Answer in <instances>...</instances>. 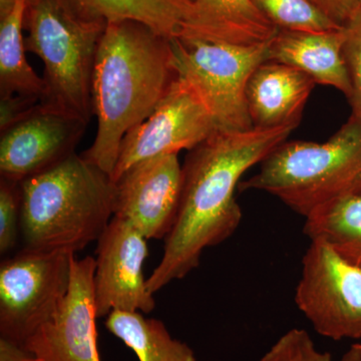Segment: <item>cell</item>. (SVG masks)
Listing matches in <instances>:
<instances>
[{
    "label": "cell",
    "mask_w": 361,
    "mask_h": 361,
    "mask_svg": "<svg viewBox=\"0 0 361 361\" xmlns=\"http://www.w3.org/2000/svg\"><path fill=\"white\" fill-rule=\"evenodd\" d=\"M296 126L216 130L189 151L182 166L179 210L165 238L159 265L147 279L155 294L200 264L202 253L238 229L242 211L235 198L242 176L287 141Z\"/></svg>",
    "instance_id": "6da1fadb"
},
{
    "label": "cell",
    "mask_w": 361,
    "mask_h": 361,
    "mask_svg": "<svg viewBox=\"0 0 361 361\" xmlns=\"http://www.w3.org/2000/svg\"><path fill=\"white\" fill-rule=\"evenodd\" d=\"M176 78L170 39L137 21L106 23L92 78L97 135L85 160L111 177L123 137L153 113Z\"/></svg>",
    "instance_id": "7a4b0ae2"
},
{
    "label": "cell",
    "mask_w": 361,
    "mask_h": 361,
    "mask_svg": "<svg viewBox=\"0 0 361 361\" xmlns=\"http://www.w3.org/2000/svg\"><path fill=\"white\" fill-rule=\"evenodd\" d=\"M20 187L25 250L77 254L97 241L114 217L116 183L77 153Z\"/></svg>",
    "instance_id": "3957f363"
},
{
    "label": "cell",
    "mask_w": 361,
    "mask_h": 361,
    "mask_svg": "<svg viewBox=\"0 0 361 361\" xmlns=\"http://www.w3.org/2000/svg\"><path fill=\"white\" fill-rule=\"evenodd\" d=\"M106 26L78 13L68 0H26L25 51L44 63V108L90 122L92 71Z\"/></svg>",
    "instance_id": "277c9868"
},
{
    "label": "cell",
    "mask_w": 361,
    "mask_h": 361,
    "mask_svg": "<svg viewBox=\"0 0 361 361\" xmlns=\"http://www.w3.org/2000/svg\"><path fill=\"white\" fill-rule=\"evenodd\" d=\"M238 188L272 195L303 217L330 201L360 193L361 120L350 116L326 142H282Z\"/></svg>",
    "instance_id": "5b68a950"
},
{
    "label": "cell",
    "mask_w": 361,
    "mask_h": 361,
    "mask_svg": "<svg viewBox=\"0 0 361 361\" xmlns=\"http://www.w3.org/2000/svg\"><path fill=\"white\" fill-rule=\"evenodd\" d=\"M178 77L202 97L217 130L242 132L253 127L247 85L254 71L268 61V42L237 44L205 37L171 39Z\"/></svg>",
    "instance_id": "8992f818"
},
{
    "label": "cell",
    "mask_w": 361,
    "mask_h": 361,
    "mask_svg": "<svg viewBox=\"0 0 361 361\" xmlns=\"http://www.w3.org/2000/svg\"><path fill=\"white\" fill-rule=\"evenodd\" d=\"M75 253L23 249L0 265V338L23 346L65 300Z\"/></svg>",
    "instance_id": "52a82bcc"
},
{
    "label": "cell",
    "mask_w": 361,
    "mask_h": 361,
    "mask_svg": "<svg viewBox=\"0 0 361 361\" xmlns=\"http://www.w3.org/2000/svg\"><path fill=\"white\" fill-rule=\"evenodd\" d=\"M295 302L320 336L361 338V267L325 244L311 242L304 254Z\"/></svg>",
    "instance_id": "ba28073f"
},
{
    "label": "cell",
    "mask_w": 361,
    "mask_h": 361,
    "mask_svg": "<svg viewBox=\"0 0 361 361\" xmlns=\"http://www.w3.org/2000/svg\"><path fill=\"white\" fill-rule=\"evenodd\" d=\"M216 130L202 97L177 75L153 113L123 137L111 180L149 159L191 151Z\"/></svg>",
    "instance_id": "9c48e42d"
},
{
    "label": "cell",
    "mask_w": 361,
    "mask_h": 361,
    "mask_svg": "<svg viewBox=\"0 0 361 361\" xmlns=\"http://www.w3.org/2000/svg\"><path fill=\"white\" fill-rule=\"evenodd\" d=\"M147 240L134 225L116 216L97 240L94 280L97 318L114 310L148 314L155 310L142 270L149 255Z\"/></svg>",
    "instance_id": "30bf717a"
},
{
    "label": "cell",
    "mask_w": 361,
    "mask_h": 361,
    "mask_svg": "<svg viewBox=\"0 0 361 361\" xmlns=\"http://www.w3.org/2000/svg\"><path fill=\"white\" fill-rule=\"evenodd\" d=\"M96 259L73 258L70 288L56 315L23 348L42 361H101L94 300Z\"/></svg>",
    "instance_id": "8fae6325"
},
{
    "label": "cell",
    "mask_w": 361,
    "mask_h": 361,
    "mask_svg": "<svg viewBox=\"0 0 361 361\" xmlns=\"http://www.w3.org/2000/svg\"><path fill=\"white\" fill-rule=\"evenodd\" d=\"M87 123L39 104L1 132L0 175L21 182L56 167L75 154Z\"/></svg>",
    "instance_id": "7c38bea8"
},
{
    "label": "cell",
    "mask_w": 361,
    "mask_h": 361,
    "mask_svg": "<svg viewBox=\"0 0 361 361\" xmlns=\"http://www.w3.org/2000/svg\"><path fill=\"white\" fill-rule=\"evenodd\" d=\"M182 182L178 154L137 164L115 182L114 216L134 225L147 239H165L177 218Z\"/></svg>",
    "instance_id": "4fadbf2b"
},
{
    "label": "cell",
    "mask_w": 361,
    "mask_h": 361,
    "mask_svg": "<svg viewBox=\"0 0 361 361\" xmlns=\"http://www.w3.org/2000/svg\"><path fill=\"white\" fill-rule=\"evenodd\" d=\"M90 20H132L168 39L205 37L227 40L194 0H68Z\"/></svg>",
    "instance_id": "5bb4252c"
},
{
    "label": "cell",
    "mask_w": 361,
    "mask_h": 361,
    "mask_svg": "<svg viewBox=\"0 0 361 361\" xmlns=\"http://www.w3.org/2000/svg\"><path fill=\"white\" fill-rule=\"evenodd\" d=\"M315 85L312 78L290 66L270 61L259 66L246 92L253 127H297Z\"/></svg>",
    "instance_id": "9a60e30c"
},
{
    "label": "cell",
    "mask_w": 361,
    "mask_h": 361,
    "mask_svg": "<svg viewBox=\"0 0 361 361\" xmlns=\"http://www.w3.org/2000/svg\"><path fill=\"white\" fill-rule=\"evenodd\" d=\"M344 27L329 32L278 30L268 42V61L302 71L315 84L329 85L348 99L350 78L343 54Z\"/></svg>",
    "instance_id": "2e32d148"
},
{
    "label": "cell",
    "mask_w": 361,
    "mask_h": 361,
    "mask_svg": "<svg viewBox=\"0 0 361 361\" xmlns=\"http://www.w3.org/2000/svg\"><path fill=\"white\" fill-rule=\"evenodd\" d=\"M303 232L344 260L361 267V192L318 207L305 217Z\"/></svg>",
    "instance_id": "e0dca14e"
},
{
    "label": "cell",
    "mask_w": 361,
    "mask_h": 361,
    "mask_svg": "<svg viewBox=\"0 0 361 361\" xmlns=\"http://www.w3.org/2000/svg\"><path fill=\"white\" fill-rule=\"evenodd\" d=\"M104 324L140 361H196L192 348L173 338L161 320L146 318L140 312L114 310Z\"/></svg>",
    "instance_id": "ac0fdd59"
},
{
    "label": "cell",
    "mask_w": 361,
    "mask_h": 361,
    "mask_svg": "<svg viewBox=\"0 0 361 361\" xmlns=\"http://www.w3.org/2000/svg\"><path fill=\"white\" fill-rule=\"evenodd\" d=\"M26 0H14L8 13L0 16V97L28 96L42 99L44 82L25 58Z\"/></svg>",
    "instance_id": "d6986e66"
},
{
    "label": "cell",
    "mask_w": 361,
    "mask_h": 361,
    "mask_svg": "<svg viewBox=\"0 0 361 361\" xmlns=\"http://www.w3.org/2000/svg\"><path fill=\"white\" fill-rule=\"evenodd\" d=\"M207 18L237 44L268 42L278 28L265 18L253 0H194Z\"/></svg>",
    "instance_id": "ffe728a7"
},
{
    "label": "cell",
    "mask_w": 361,
    "mask_h": 361,
    "mask_svg": "<svg viewBox=\"0 0 361 361\" xmlns=\"http://www.w3.org/2000/svg\"><path fill=\"white\" fill-rule=\"evenodd\" d=\"M266 18L279 30L329 32L341 30L310 0H253Z\"/></svg>",
    "instance_id": "44dd1931"
},
{
    "label": "cell",
    "mask_w": 361,
    "mask_h": 361,
    "mask_svg": "<svg viewBox=\"0 0 361 361\" xmlns=\"http://www.w3.org/2000/svg\"><path fill=\"white\" fill-rule=\"evenodd\" d=\"M20 182L0 177V253L16 248L20 234Z\"/></svg>",
    "instance_id": "7402d4cb"
},
{
    "label": "cell",
    "mask_w": 361,
    "mask_h": 361,
    "mask_svg": "<svg viewBox=\"0 0 361 361\" xmlns=\"http://www.w3.org/2000/svg\"><path fill=\"white\" fill-rule=\"evenodd\" d=\"M258 361H332L329 353L316 348L304 329H292L280 337Z\"/></svg>",
    "instance_id": "603a6c76"
},
{
    "label": "cell",
    "mask_w": 361,
    "mask_h": 361,
    "mask_svg": "<svg viewBox=\"0 0 361 361\" xmlns=\"http://www.w3.org/2000/svg\"><path fill=\"white\" fill-rule=\"evenodd\" d=\"M344 33L343 54L351 82L350 116L361 120V13L344 27Z\"/></svg>",
    "instance_id": "cb8c5ba5"
},
{
    "label": "cell",
    "mask_w": 361,
    "mask_h": 361,
    "mask_svg": "<svg viewBox=\"0 0 361 361\" xmlns=\"http://www.w3.org/2000/svg\"><path fill=\"white\" fill-rule=\"evenodd\" d=\"M39 103L37 97L20 94L0 97V133L30 115Z\"/></svg>",
    "instance_id": "d4e9b609"
},
{
    "label": "cell",
    "mask_w": 361,
    "mask_h": 361,
    "mask_svg": "<svg viewBox=\"0 0 361 361\" xmlns=\"http://www.w3.org/2000/svg\"><path fill=\"white\" fill-rule=\"evenodd\" d=\"M336 25L345 27L360 13L357 0H310Z\"/></svg>",
    "instance_id": "484cf974"
},
{
    "label": "cell",
    "mask_w": 361,
    "mask_h": 361,
    "mask_svg": "<svg viewBox=\"0 0 361 361\" xmlns=\"http://www.w3.org/2000/svg\"><path fill=\"white\" fill-rule=\"evenodd\" d=\"M0 361H42L23 346L0 338Z\"/></svg>",
    "instance_id": "4316f807"
},
{
    "label": "cell",
    "mask_w": 361,
    "mask_h": 361,
    "mask_svg": "<svg viewBox=\"0 0 361 361\" xmlns=\"http://www.w3.org/2000/svg\"><path fill=\"white\" fill-rule=\"evenodd\" d=\"M339 361H361V343L353 344Z\"/></svg>",
    "instance_id": "83f0119b"
},
{
    "label": "cell",
    "mask_w": 361,
    "mask_h": 361,
    "mask_svg": "<svg viewBox=\"0 0 361 361\" xmlns=\"http://www.w3.org/2000/svg\"><path fill=\"white\" fill-rule=\"evenodd\" d=\"M14 0H0V16L8 13L9 9L13 6Z\"/></svg>",
    "instance_id": "f1b7e54d"
},
{
    "label": "cell",
    "mask_w": 361,
    "mask_h": 361,
    "mask_svg": "<svg viewBox=\"0 0 361 361\" xmlns=\"http://www.w3.org/2000/svg\"><path fill=\"white\" fill-rule=\"evenodd\" d=\"M358 1V6H360V13H361V0H357Z\"/></svg>",
    "instance_id": "f546056e"
}]
</instances>
